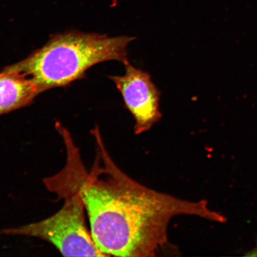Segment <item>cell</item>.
Segmentation results:
<instances>
[{
	"label": "cell",
	"instance_id": "cell-3",
	"mask_svg": "<svg viewBox=\"0 0 257 257\" xmlns=\"http://www.w3.org/2000/svg\"><path fill=\"white\" fill-rule=\"evenodd\" d=\"M64 204L55 214L39 222L6 229L11 235L38 237L52 243L64 256H106L99 250L85 223L84 205L75 193L62 196Z\"/></svg>",
	"mask_w": 257,
	"mask_h": 257
},
{
	"label": "cell",
	"instance_id": "cell-4",
	"mask_svg": "<svg viewBox=\"0 0 257 257\" xmlns=\"http://www.w3.org/2000/svg\"><path fill=\"white\" fill-rule=\"evenodd\" d=\"M124 66V75L109 79L120 92L125 107L136 121L135 133L139 135L149 131L162 118L161 92L149 73L130 63Z\"/></svg>",
	"mask_w": 257,
	"mask_h": 257
},
{
	"label": "cell",
	"instance_id": "cell-2",
	"mask_svg": "<svg viewBox=\"0 0 257 257\" xmlns=\"http://www.w3.org/2000/svg\"><path fill=\"white\" fill-rule=\"evenodd\" d=\"M136 38L73 30L53 35L43 47L21 62L6 67L32 79L40 93L82 79L98 63H130L127 48Z\"/></svg>",
	"mask_w": 257,
	"mask_h": 257
},
{
	"label": "cell",
	"instance_id": "cell-5",
	"mask_svg": "<svg viewBox=\"0 0 257 257\" xmlns=\"http://www.w3.org/2000/svg\"><path fill=\"white\" fill-rule=\"evenodd\" d=\"M40 94L32 79L6 67L0 73V115L30 105Z\"/></svg>",
	"mask_w": 257,
	"mask_h": 257
},
{
	"label": "cell",
	"instance_id": "cell-1",
	"mask_svg": "<svg viewBox=\"0 0 257 257\" xmlns=\"http://www.w3.org/2000/svg\"><path fill=\"white\" fill-rule=\"evenodd\" d=\"M93 134L97 149L91 171L85 169L75 144L69 143L65 166L44 182L60 198L70 193L79 196L92 239L106 256H156L169 243V224L176 216L218 219L205 201L183 200L135 181L112 160L97 128Z\"/></svg>",
	"mask_w": 257,
	"mask_h": 257
}]
</instances>
